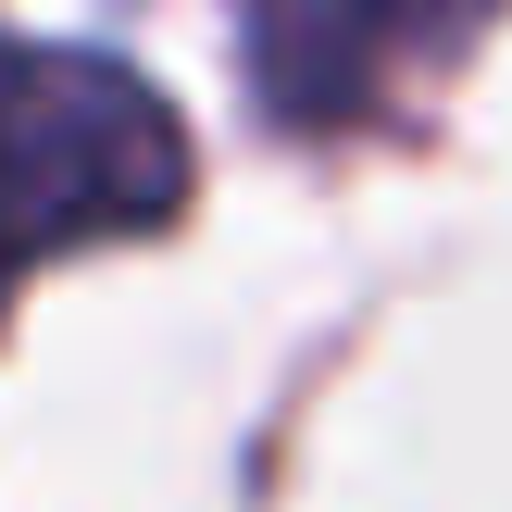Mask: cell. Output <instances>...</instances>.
Instances as JSON below:
<instances>
[{
    "mask_svg": "<svg viewBox=\"0 0 512 512\" xmlns=\"http://www.w3.org/2000/svg\"><path fill=\"white\" fill-rule=\"evenodd\" d=\"M188 200V125L113 50L0 38V275L38 250L150 238Z\"/></svg>",
    "mask_w": 512,
    "mask_h": 512,
    "instance_id": "1",
    "label": "cell"
},
{
    "mask_svg": "<svg viewBox=\"0 0 512 512\" xmlns=\"http://www.w3.org/2000/svg\"><path fill=\"white\" fill-rule=\"evenodd\" d=\"M425 0H250V75L288 125H350Z\"/></svg>",
    "mask_w": 512,
    "mask_h": 512,
    "instance_id": "2",
    "label": "cell"
},
{
    "mask_svg": "<svg viewBox=\"0 0 512 512\" xmlns=\"http://www.w3.org/2000/svg\"><path fill=\"white\" fill-rule=\"evenodd\" d=\"M0 288H13V275H0Z\"/></svg>",
    "mask_w": 512,
    "mask_h": 512,
    "instance_id": "3",
    "label": "cell"
}]
</instances>
